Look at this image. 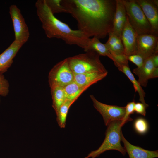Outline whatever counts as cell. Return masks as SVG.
I'll list each match as a JSON object with an SVG mask.
<instances>
[{
	"label": "cell",
	"mask_w": 158,
	"mask_h": 158,
	"mask_svg": "<svg viewBox=\"0 0 158 158\" xmlns=\"http://www.w3.org/2000/svg\"><path fill=\"white\" fill-rule=\"evenodd\" d=\"M61 3L87 37L103 39L112 32L116 0H61Z\"/></svg>",
	"instance_id": "1"
},
{
	"label": "cell",
	"mask_w": 158,
	"mask_h": 158,
	"mask_svg": "<svg viewBox=\"0 0 158 158\" xmlns=\"http://www.w3.org/2000/svg\"><path fill=\"white\" fill-rule=\"evenodd\" d=\"M38 18L47 37L61 39L69 45L78 46L85 51L87 49L90 38H87L80 31L71 29L52 13L45 0H38L35 4Z\"/></svg>",
	"instance_id": "2"
},
{
	"label": "cell",
	"mask_w": 158,
	"mask_h": 158,
	"mask_svg": "<svg viewBox=\"0 0 158 158\" xmlns=\"http://www.w3.org/2000/svg\"><path fill=\"white\" fill-rule=\"evenodd\" d=\"M67 58L69 66L74 74L108 73L101 62L99 54L91 50Z\"/></svg>",
	"instance_id": "3"
},
{
	"label": "cell",
	"mask_w": 158,
	"mask_h": 158,
	"mask_svg": "<svg viewBox=\"0 0 158 158\" xmlns=\"http://www.w3.org/2000/svg\"><path fill=\"white\" fill-rule=\"evenodd\" d=\"M124 125L122 120L110 122L107 126L105 137L102 145L97 150L91 151L85 158H95L105 151L110 150L118 151L125 155L126 151L121 144V128Z\"/></svg>",
	"instance_id": "4"
},
{
	"label": "cell",
	"mask_w": 158,
	"mask_h": 158,
	"mask_svg": "<svg viewBox=\"0 0 158 158\" xmlns=\"http://www.w3.org/2000/svg\"><path fill=\"white\" fill-rule=\"evenodd\" d=\"M123 1L129 22L138 35H155L142 9L135 0Z\"/></svg>",
	"instance_id": "5"
},
{
	"label": "cell",
	"mask_w": 158,
	"mask_h": 158,
	"mask_svg": "<svg viewBox=\"0 0 158 158\" xmlns=\"http://www.w3.org/2000/svg\"><path fill=\"white\" fill-rule=\"evenodd\" d=\"M74 80V74L69 66L67 58L55 65L49 74L50 87L58 86L63 87Z\"/></svg>",
	"instance_id": "6"
},
{
	"label": "cell",
	"mask_w": 158,
	"mask_h": 158,
	"mask_svg": "<svg viewBox=\"0 0 158 158\" xmlns=\"http://www.w3.org/2000/svg\"><path fill=\"white\" fill-rule=\"evenodd\" d=\"M9 9L14 32V40L23 45L29 37L28 27L20 10L16 5H11Z\"/></svg>",
	"instance_id": "7"
},
{
	"label": "cell",
	"mask_w": 158,
	"mask_h": 158,
	"mask_svg": "<svg viewBox=\"0 0 158 158\" xmlns=\"http://www.w3.org/2000/svg\"><path fill=\"white\" fill-rule=\"evenodd\" d=\"M90 97L94 107L102 115L106 126L112 121L123 120L125 113V107L104 104L97 100L93 95Z\"/></svg>",
	"instance_id": "8"
},
{
	"label": "cell",
	"mask_w": 158,
	"mask_h": 158,
	"mask_svg": "<svg viewBox=\"0 0 158 158\" xmlns=\"http://www.w3.org/2000/svg\"><path fill=\"white\" fill-rule=\"evenodd\" d=\"M137 53L145 59L158 53V35L145 34L138 35L137 37Z\"/></svg>",
	"instance_id": "9"
},
{
	"label": "cell",
	"mask_w": 158,
	"mask_h": 158,
	"mask_svg": "<svg viewBox=\"0 0 158 158\" xmlns=\"http://www.w3.org/2000/svg\"><path fill=\"white\" fill-rule=\"evenodd\" d=\"M138 35L130 24L127 16L126 20L121 36L124 47V54L126 56L137 54Z\"/></svg>",
	"instance_id": "10"
},
{
	"label": "cell",
	"mask_w": 158,
	"mask_h": 158,
	"mask_svg": "<svg viewBox=\"0 0 158 158\" xmlns=\"http://www.w3.org/2000/svg\"><path fill=\"white\" fill-rule=\"evenodd\" d=\"M142 9L154 34H158V7L150 0H135Z\"/></svg>",
	"instance_id": "11"
},
{
	"label": "cell",
	"mask_w": 158,
	"mask_h": 158,
	"mask_svg": "<svg viewBox=\"0 0 158 158\" xmlns=\"http://www.w3.org/2000/svg\"><path fill=\"white\" fill-rule=\"evenodd\" d=\"M23 45L14 40L0 54V74L6 72L13 62V59Z\"/></svg>",
	"instance_id": "12"
},
{
	"label": "cell",
	"mask_w": 158,
	"mask_h": 158,
	"mask_svg": "<svg viewBox=\"0 0 158 158\" xmlns=\"http://www.w3.org/2000/svg\"><path fill=\"white\" fill-rule=\"evenodd\" d=\"M121 141L124 145V148L129 158H154L158 157V151H150L139 146L133 145L128 142L121 133Z\"/></svg>",
	"instance_id": "13"
},
{
	"label": "cell",
	"mask_w": 158,
	"mask_h": 158,
	"mask_svg": "<svg viewBox=\"0 0 158 158\" xmlns=\"http://www.w3.org/2000/svg\"><path fill=\"white\" fill-rule=\"evenodd\" d=\"M116 1V9L114 18L112 32L121 37L122 31L126 20L127 15L123 0Z\"/></svg>",
	"instance_id": "14"
},
{
	"label": "cell",
	"mask_w": 158,
	"mask_h": 158,
	"mask_svg": "<svg viewBox=\"0 0 158 158\" xmlns=\"http://www.w3.org/2000/svg\"><path fill=\"white\" fill-rule=\"evenodd\" d=\"M155 68L151 56L145 60L141 68H137L133 70V72L138 77V81L141 86H147L148 80L151 79L152 73Z\"/></svg>",
	"instance_id": "15"
},
{
	"label": "cell",
	"mask_w": 158,
	"mask_h": 158,
	"mask_svg": "<svg viewBox=\"0 0 158 158\" xmlns=\"http://www.w3.org/2000/svg\"><path fill=\"white\" fill-rule=\"evenodd\" d=\"M108 73L90 72L74 74V81L78 85L88 88L104 78Z\"/></svg>",
	"instance_id": "16"
},
{
	"label": "cell",
	"mask_w": 158,
	"mask_h": 158,
	"mask_svg": "<svg viewBox=\"0 0 158 158\" xmlns=\"http://www.w3.org/2000/svg\"><path fill=\"white\" fill-rule=\"evenodd\" d=\"M119 70L123 72L133 84L135 92H137L139 94V101L148 107V105L146 103L144 99L145 93L138 80H137L134 77L130 71L128 64L123 65Z\"/></svg>",
	"instance_id": "17"
},
{
	"label": "cell",
	"mask_w": 158,
	"mask_h": 158,
	"mask_svg": "<svg viewBox=\"0 0 158 158\" xmlns=\"http://www.w3.org/2000/svg\"><path fill=\"white\" fill-rule=\"evenodd\" d=\"M108 39L106 44L111 54H124V49L121 37L112 32L108 34Z\"/></svg>",
	"instance_id": "18"
},
{
	"label": "cell",
	"mask_w": 158,
	"mask_h": 158,
	"mask_svg": "<svg viewBox=\"0 0 158 158\" xmlns=\"http://www.w3.org/2000/svg\"><path fill=\"white\" fill-rule=\"evenodd\" d=\"M63 88L66 99L75 101L88 88L78 85L74 80Z\"/></svg>",
	"instance_id": "19"
},
{
	"label": "cell",
	"mask_w": 158,
	"mask_h": 158,
	"mask_svg": "<svg viewBox=\"0 0 158 158\" xmlns=\"http://www.w3.org/2000/svg\"><path fill=\"white\" fill-rule=\"evenodd\" d=\"M50 87L52 100V106L56 114L66 99L63 87L55 86Z\"/></svg>",
	"instance_id": "20"
},
{
	"label": "cell",
	"mask_w": 158,
	"mask_h": 158,
	"mask_svg": "<svg viewBox=\"0 0 158 158\" xmlns=\"http://www.w3.org/2000/svg\"><path fill=\"white\" fill-rule=\"evenodd\" d=\"M95 51L99 56H106L110 59L111 56L106 44L101 43L99 39L95 37L90 38L87 50Z\"/></svg>",
	"instance_id": "21"
},
{
	"label": "cell",
	"mask_w": 158,
	"mask_h": 158,
	"mask_svg": "<svg viewBox=\"0 0 158 158\" xmlns=\"http://www.w3.org/2000/svg\"><path fill=\"white\" fill-rule=\"evenodd\" d=\"M75 101L66 99L60 107L56 114V120L60 128H64L66 126V122L68 110L71 106Z\"/></svg>",
	"instance_id": "22"
},
{
	"label": "cell",
	"mask_w": 158,
	"mask_h": 158,
	"mask_svg": "<svg viewBox=\"0 0 158 158\" xmlns=\"http://www.w3.org/2000/svg\"><path fill=\"white\" fill-rule=\"evenodd\" d=\"M133 126L135 131L138 134H145L149 129V125L146 119L142 117H138L135 120Z\"/></svg>",
	"instance_id": "23"
},
{
	"label": "cell",
	"mask_w": 158,
	"mask_h": 158,
	"mask_svg": "<svg viewBox=\"0 0 158 158\" xmlns=\"http://www.w3.org/2000/svg\"><path fill=\"white\" fill-rule=\"evenodd\" d=\"M45 1L54 14L55 13H66V10L61 4V0H45Z\"/></svg>",
	"instance_id": "24"
},
{
	"label": "cell",
	"mask_w": 158,
	"mask_h": 158,
	"mask_svg": "<svg viewBox=\"0 0 158 158\" xmlns=\"http://www.w3.org/2000/svg\"><path fill=\"white\" fill-rule=\"evenodd\" d=\"M111 59L114 62L115 65L119 70L123 65L128 64L127 56L124 54H111Z\"/></svg>",
	"instance_id": "25"
},
{
	"label": "cell",
	"mask_w": 158,
	"mask_h": 158,
	"mask_svg": "<svg viewBox=\"0 0 158 158\" xmlns=\"http://www.w3.org/2000/svg\"><path fill=\"white\" fill-rule=\"evenodd\" d=\"M9 84L3 74H0V95L5 97L9 92Z\"/></svg>",
	"instance_id": "26"
},
{
	"label": "cell",
	"mask_w": 158,
	"mask_h": 158,
	"mask_svg": "<svg viewBox=\"0 0 158 158\" xmlns=\"http://www.w3.org/2000/svg\"><path fill=\"white\" fill-rule=\"evenodd\" d=\"M135 102L133 100L132 102H128L125 107V113L123 119L122 120L124 124L128 121L133 120V119L130 117V115L134 113V107Z\"/></svg>",
	"instance_id": "27"
},
{
	"label": "cell",
	"mask_w": 158,
	"mask_h": 158,
	"mask_svg": "<svg viewBox=\"0 0 158 158\" xmlns=\"http://www.w3.org/2000/svg\"><path fill=\"white\" fill-rule=\"evenodd\" d=\"M127 59L136 65L137 68H140L143 66L145 59L140 55L136 54L127 56Z\"/></svg>",
	"instance_id": "28"
},
{
	"label": "cell",
	"mask_w": 158,
	"mask_h": 158,
	"mask_svg": "<svg viewBox=\"0 0 158 158\" xmlns=\"http://www.w3.org/2000/svg\"><path fill=\"white\" fill-rule=\"evenodd\" d=\"M147 107L141 102L135 103L134 107V111L145 116L146 115V109Z\"/></svg>",
	"instance_id": "29"
},
{
	"label": "cell",
	"mask_w": 158,
	"mask_h": 158,
	"mask_svg": "<svg viewBox=\"0 0 158 158\" xmlns=\"http://www.w3.org/2000/svg\"><path fill=\"white\" fill-rule=\"evenodd\" d=\"M152 59L155 67L156 68L158 67V53L152 55Z\"/></svg>",
	"instance_id": "30"
},
{
	"label": "cell",
	"mask_w": 158,
	"mask_h": 158,
	"mask_svg": "<svg viewBox=\"0 0 158 158\" xmlns=\"http://www.w3.org/2000/svg\"><path fill=\"white\" fill-rule=\"evenodd\" d=\"M158 76V67L155 68L152 73L151 79L157 78Z\"/></svg>",
	"instance_id": "31"
},
{
	"label": "cell",
	"mask_w": 158,
	"mask_h": 158,
	"mask_svg": "<svg viewBox=\"0 0 158 158\" xmlns=\"http://www.w3.org/2000/svg\"><path fill=\"white\" fill-rule=\"evenodd\" d=\"M151 1L153 4L158 7V1L157 0H151Z\"/></svg>",
	"instance_id": "32"
},
{
	"label": "cell",
	"mask_w": 158,
	"mask_h": 158,
	"mask_svg": "<svg viewBox=\"0 0 158 158\" xmlns=\"http://www.w3.org/2000/svg\"></svg>",
	"instance_id": "33"
}]
</instances>
